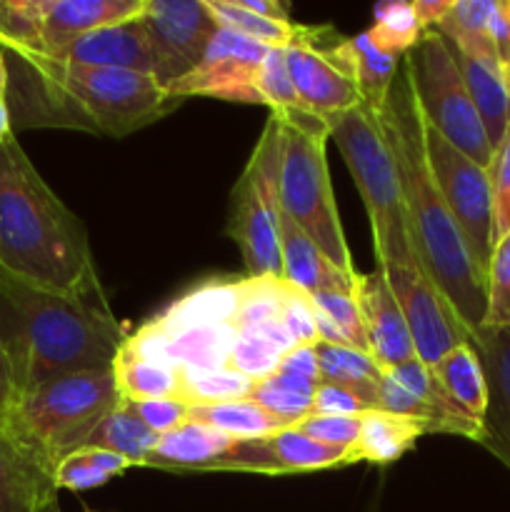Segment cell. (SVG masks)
<instances>
[{"label":"cell","mask_w":510,"mask_h":512,"mask_svg":"<svg viewBox=\"0 0 510 512\" xmlns=\"http://www.w3.org/2000/svg\"><path fill=\"white\" fill-rule=\"evenodd\" d=\"M330 140H335L353 175L355 188L360 190L373 230L378 270L403 308L418 360L435 365L455 345L470 343V335L420 268L393 155L385 143L378 118L373 110L360 103L358 108L330 120Z\"/></svg>","instance_id":"1"},{"label":"cell","mask_w":510,"mask_h":512,"mask_svg":"<svg viewBox=\"0 0 510 512\" xmlns=\"http://www.w3.org/2000/svg\"><path fill=\"white\" fill-rule=\"evenodd\" d=\"M393 155L395 175L403 193L410 238L420 268L438 288L448 308L473 338L485 323L488 283L455 225L425 153V120L415 98L408 65L400 63L383 108L375 113Z\"/></svg>","instance_id":"2"},{"label":"cell","mask_w":510,"mask_h":512,"mask_svg":"<svg viewBox=\"0 0 510 512\" xmlns=\"http://www.w3.org/2000/svg\"><path fill=\"white\" fill-rule=\"evenodd\" d=\"M13 128H70L125 138L158 123L183 100L153 75L75 65L35 53H5Z\"/></svg>","instance_id":"3"},{"label":"cell","mask_w":510,"mask_h":512,"mask_svg":"<svg viewBox=\"0 0 510 512\" xmlns=\"http://www.w3.org/2000/svg\"><path fill=\"white\" fill-rule=\"evenodd\" d=\"M125 340L108 305L53 293L0 265V345L15 395L65 375L110 368Z\"/></svg>","instance_id":"4"},{"label":"cell","mask_w":510,"mask_h":512,"mask_svg":"<svg viewBox=\"0 0 510 512\" xmlns=\"http://www.w3.org/2000/svg\"><path fill=\"white\" fill-rule=\"evenodd\" d=\"M0 265L53 293L108 305L83 223L50 190L15 135L0 145Z\"/></svg>","instance_id":"5"},{"label":"cell","mask_w":510,"mask_h":512,"mask_svg":"<svg viewBox=\"0 0 510 512\" xmlns=\"http://www.w3.org/2000/svg\"><path fill=\"white\" fill-rule=\"evenodd\" d=\"M118 403L113 370L98 368L65 375L30 393L15 395L0 420L20 445L55 470L65 455L88 445L105 415Z\"/></svg>","instance_id":"6"},{"label":"cell","mask_w":510,"mask_h":512,"mask_svg":"<svg viewBox=\"0 0 510 512\" xmlns=\"http://www.w3.org/2000/svg\"><path fill=\"white\" fill-rule=\"evenodd\" d=\"M403 60L425 125L480 168H490L495 150L470 98L453 45L438 30H428Z\"/></svg>","instance_id":"7"},{"label":"cell","mask_w":510,"mask_h":512,"mask_svg":"<svg viewBox=\"0 0 510 512\" xmlns=\"http://www.w3.org/2000/svg\"><path fill=\"white\" fill-rule=\"evenodd\" d=\"M280 145L283 123L270 113L233 188L228 235L243 253L248 278H283L280 260Z\"/></svg>","instance_id":"8"},{"label":"cell","mask_w":510,"mask_h":512,"mask_svg":"<svg viewBox=\"0 0 510 512\" xmlns=\"http://www.w3.org/2000/svg\"><path fill=\"white\" fill-rule=\"evenodd\" d=\"M328 140L325 135H310L283 125L278 175L280 208L340 270L355 275L358 270L345 243L333 183H330L328 155H325Z\"/></svg>","instance_id":"9"},{"label":"cell","mask_w":510,"mask_h":512,"mask_svg":"<svg viewBox=\"0 0 510 512\" xmlns=\"http://www.w3.org/2000/svg\"><path fill=\"white\" fill-rule=\"evenodd\" d=\"M425 153L435 185L453 215L455 225L468 243L475 265L488 280L490 258L495 250L493 238V188H490L488 168L455 150L443 135L425 125Z\"/></svg>","instance_id":"10"},{"label":"cell","mask_w":510,"mask_h":512,"mask_svg":"<svg viewBox=\"0 0 510 512\" xmlns=\"http://www.w3.org/2000/svg\"><path fill=\"white\" fill-rule=\"evenodd\" d=\"M140 23L153 43L155 80L165 93L198 68L220 28L205 0H145Z\"/></svg>","instance_id":"11"},{"label":"cell","mask_w":510,"mask_h":512,"mask_svg":"<svg viewBox=\"0 0 510 512\" xmlns=\"http://www.w3.org/2000/svg\"><path fill=\"white\" fill-rule=\"evenodd\" d=\"M375 410L413 418L415 423L423 425L425 433L458 435V438L483 445L485 425L465 415L440 388L433 370L418 358L398 368L383 370Z\"/></svg>","instance_id":"12"},{"label":"cell","mask_w":510,"mask_h":512,"mask_svg":"<svg viewBox=\"0 0 510 512\" xmlns=\"http://www.w3.org/2000/svg\"><path fill=\"white\" fill-rule=\"evenodd\" d=\"M265 53V45L220 25L198 68L170 85L168 95L178 100L203 95L228 103L263 105L258 93V73Z\"/></svg>","instance_id":"13"},{"label":"cell","mask_w":510,"mask_h":512,"mask_svg":"<svg viewBox=\"0 0 510 512\" xmlns=\"http://www.w3.org/2000/svg\"><path fill=\"white\" fill-rule=\"evenodd\" d=\"M353 465L350 450L330 448L295 428H283L273 435L238 440L223 458L210 465L208 473H260L288 475Z\"/></svg>","instance_id":"14"},{"label":"cell","mask_w":510,"mask_h":512,"mask_svg":"<svg viewBox=\"0 0 510 512\" xmlns=\"http://www.w3.org/2000/svg\"><path fill=\"white\" fill-rule=\"evenodd\" d=\"M238 330L233 325H183L168 328L153 318L125 340V348L140 358L155 360L178 373L228 368Z\"/></svg>","instance_id":"15"},{"label":"cell","mask_w":510,"mask_h":512,"mask_svg":"<svg viewBox=\"0 0 510 512\" xmlns=\"http://www.w3.org/2000/svg\"><path fill=\"white\" fill-rule=\"evenodd\" d=\"M325 45L328 43H323L320 30L303 28L300 38L283 53L295 93L300 95L305 108L330 123L338 115L358 108L363 100L353 80L328 58Z\"/></svg>","instance_id":"16"},{"label":"cell","mask_w":510,"mask_h":512,"mask_svg":"<svg viewBox=\"0 0 510 512\" xmlns=\"http://www.w3.org/2000/svg\"><path fill=\"white\" fill-rule=\"evenodd\" d=\"M353 298L358 303L360 315H363L370 355L380 368H398V365L418 358L403 308L395 300L393 290H390L388 280L383 278L380 270L368 275L358 273Z\"/></svg>","instance_id":"17"},{"label":"cell","mask_w":510,"mask_h":512,"mask_svg":"<svg viewBox=\"0 0 510 512\" xmlns=\"http://www.w3.org/2000/svg\"><path fill=\"white\" fill-rule=\"evenodd\" d=\"M75 65H95V68H118L133 73L153 75L155 78V53L148 38V30L140 23V15L118 25L90 30L68 45L63 53L48 55Z\"/></svg>","instance_id":"18"},{"label":"cell","mask_w":510,"mask_h":512,"mask_svg":"<svg viewBox=\"0 0 510 512\" xmlns=\"http://www.w3.org/2000/svg\"><path fill=\"white\" fill-rule=\"evenodd\" d=\"M488 380L483 448L510 468V328H480L470 338Z\"/></svg>","instance_id":"19"},{"label":"cell","mask_w":510,"mask_h":512,"mask_svg":"<svg viewBox=\"0 0 510 512\" xmlns=\"http://www.w3.org/2000/svg\"><path fill=\"white\" fill-rule=\"evenodd\" d=\"M145 0H48L43 43L35 55H58L90 30L118 25L143 13Z\"/></svg>","instance_id":"20"},{"label":"cell","mask_w":510,"mask_h":512,"mask_svg":"<svg viewBox=\"0 0 510 512\" xmlns=\"http://www.w3.org/2000/svg\"><path fill=\"white\" fill-rule=\"evenodd\" d=\"M280 260H283V280L303 293H348L353 295L355 278L340 270L313 240L305 235V230L283 213L280 208Z\"/></svg>","instance_id":"21"},{"label":"cell","mask_w":510,"mask_h":512,"mask_svg":"<svg viewBox=\"0 0 510 512\" xmlns=\"http://www.w3.org/2000/svg\"><path fill=\"white\" fill-rule=\"evenodd\" d=\"M50 498H58L53 470L0 420V512H38Z\"/></svg>","instance_id":"22"},{"label":"cell","mask_w":510,"mask_h":512,"mask_svg":"<svg viewBox=\"0 0 510 512\" xmlns=\"http://www.w3.org/2000/svg\"><path fill=\"white\" fill-rule=\"evenodd\" d=\"M325 53L353 80L365 108L378 113L388 98V90L398 75L403 58L380 48L368 30L353 35V38L330 40L325 45Z\"/></svg>","instance_id":"23"},{"label":"cell","mask_w":510,"mask_h":512,"mask_svg":"<svg viewBox=\"0 0 510 512\" xmlns=\"http://www.w3.org/2000/svg\"><path fill=\"white\" fill-rule=\"evenodd\" d=\"M238 440L220 430L208 428L195 420H185L180 428L160 435L153 453L148 455L145 465L158 470H198L208 473L210 465L218 463Z\"/></svg>","instance_id":"24"},{"label":"cell","mask_w":510,"mask_h":512,"mask_svg":"<svg viewBox=\"0 0 510 512\" xmlns=\"http://www.w3.org/2000/svg\"><path fill=\"white\" fill-rule=\"evenodd\" d=\"M455 60L495 150L510 128V78L498 63H490V60L468 58L458 50H455Z\"/></svg>","instance_id":"25"},{"label":"cell","mask_w":510,"mask_h":512,"mask_svg":"<svg viewBox=\"0 0 510 512\" xmlns=\"http://www.w3.org/2000/svg\"><path fill=\"white\" fill-rule=\"evenodd\" d=\"M425 433L420 423L388 410H365L360 415V438L350 450L353 463L390 465L415 448Z\"/></svg>","instance_id":"26"},{"label":"cell","mask_w":510,"mask_h":512,"mask_svg":"<svg viewBox=\"0 0 510 512\" xmlns=\"http://www.w3.org/2000/svg\"><path fill=\"white\" fill-rule=\"evenodd\" d=\"M258 93L263 105H268L270 113L278 115L283 125H290V128L303 130V133L310 135H325V138H330L328 120L310 113L303 105V100H300V95L295 93V85L290 80L283 50L268 48V53H265L258 73Z\"/></svg>","instance_id":"27"},{"label":"cell","mask_w":510,"mask_h":512,"mask_svg":"<svg viewBox=\"0 0 510 512\" xmlns=\"http://www.w3.org/2000/svg\"><path fill=\"white\" fill-rule=\"evenodd\" d=\"M240 280H205L198 288L180 295L175 303L160 315L155 323L168 328H183V325H233L235 313L240 305Z\"/></svg>","instance_id":"28"},{"label":"cell","mask_w":510,"mask_h":512,"mask_svg":"<svg viewBox=\"0 0 510 512\" xmlns=\"http://www.w3.org/2000/svg\"><path fill=\"white\" fill-rule=\"evenodd\" d=\"M428 368L433 370L435 380L448 393V398L465 415L483 423L485 413H488V380H485L483 365H480V358L473 345H455L438 363L428 365Z\"/></svg>","instance_id":"29"},{"label":"cell","mask_w":510,"mask_h":512,"mask_svg":"<svg viewBox=\"0 0 510 512\" xmlns=\"http://www.w3.org/2000/svg\"><path fill=\"white\" fill-rule=\"evenodd\" d=\"M110 370H113L120 400L125 403L163 398L183 400V373L163 363H155V360L140 358L133 350L125 348V343L113 358Z\"/></svg>","instance_id":"30"},{"label":"cell","mask_w":510,"mask_h":512,"mask_svg":"<svg viewBox=\"0 0 510 512\" xmlns=\"http://www.w3.org/2000/svg\"><path fill=\"white\" fill-rule=\"evenodd\" d=\"M315 355L320 365V383L350 390L368 405V410H375L383 368L368 353L343 345L315 343Z\"/></svg>","instance_id":"31"},{"label":"cell","mask_w":510,"mask_h":512,"mask_svg":"<svg viewBox=\"0 0 510 512\" xmlns=\"http://www.w3.org/2000/svg\"><path fill=\"white\" fill-rule=\"evenodd\" d=\"M293 348L295 343L285 330L283 320H273V323H263L258 328L238 330L228 365L248 380L258 383V380L278 373L280 360Z\"/></svg>","instance_id":"32"},{"label":"cell","mask_w":510,"mask_h":512,"mask_svg":"<svg viewBox=\"0 0 510 512\" xmlns=\"http://www.w3.org/2000/svg\"><path fill=\"white\" fill-rule=\"evenodd\" d=\"M490 13H493V0H453L448 15L440 20L435 30L460 55L500 65L493 38H490Z\"/></svg>","instance_id":"33"},{"label":"cell","mask_w":510,"mask_h":512,"mask_svg":"<svg viewBox=\"0 0 510 512\" xmlns=\"http://www.w3.org/2000/svg\"><path fill=\"white\" fill-rule=\"evenodd\" d=\"M310 303H313L318 343L343 345L370 355L363 315L353 295L325 290V293H310Z\"/></svg>","instance_id":"34"},{"label":"cell","mask_w":510,"mask_h":512,"mask_svg":"<svg viewBox=\"0 0 510 512\" xmlns=\"http://www.w3.org/2000/svg\"><path fill=\"white\" fill-rule=\"evenodd\" d=\"M188 420L220 430V433L230 435L233 440L265 438V435H273L278 430L288 428L283 420L270 415L268 410L260 408L250 398L215 405H188Z\"/></svg>","instance_id":"35"},{"label":"cell","mask_w":510,"mask_h":512,"mask_svg":"<svg viewBox=\"0 0 510 512\" xmlns=\"http://www.w3.org/2000/svg\"><path fill=\"white\" fill-rule=\"evenodd\" d=\"M158 438L160 435H155L153 430L135 415V410L130 408L125 400H120V403L105 415V420L98 425V430H95L93 438L88 440V445L123 455L133 468H140V465H145L148 455L153 453Z\"/></svg>","instance_id":"36"},{"label":"cell","mask_w":510,"mask_h":512,"mask_svg":"<svg viewBox=\"0 0 510 512\" xmlns=\"http://www.w3.org/2000/svg\"><path fill=\"white\" fill-rule=\"evenodd\" d=\"M130 468L133 465L123 455L110 453V450L103 448H93V445H83V448L68 453L55 465L53 483L58 490L83 493V490L100 488L108 480L120 478Z\"/></svg>","instance_id":"37"},{"label":"cell","mask_w":510,"mask_h":512,"mask_svg":"<svg viewBox=\"0 0 510 512\" xmlns=\"http://www.w3.org/2000/svg\"><path fill=\"white\" fill-rule=\"evenodd\" d=\"M315 390H318L315 383H305V380L285 373H273L253 383L248 398L255 400L260 408H265L290 428V425L300 423V420L313 413Z\"/></svg>","instance_id":"38"},{"label":"cell","mask_w":510,"mask_h":512,"mask_svg":"<svg viewBox=\"0 0 510 512\" xmlns=\"http://www.w3.org/2000/svg\"><path fill=\"white\" fill-rule=\"evenodd\" d=\"M205 5L213 13V18L218 20V25L235 30V33L245 35V38L265 45V48L285 50L303 33V28L293 25L290 20L288 23H280V20H270L263 18V15L250 13L238 0H205Z\"/></svg>","instance_id":"39"},{"label":"cell","mask_w":510,"mask_h":512,"mask_svg":"<svg viewBox=\"0 0 510 512\" xmlns=\"http://www.w3.org/2000/svg\"><path fill=\"white\" fill-rule=\"evenodd\" d=\"M48 0H0L3 53H38Z\"/></svg>","instance_id":"40"},{"label":"cell","mask_w":510,"mask_h":512,"mask_svg":"<svg viewBox=\"0 0 510 512\" xmlns=\"http://www.w3.org/2000/svg\"><path fill=\"white\" fill-rule=\"evenodd\" d=\"M285 288H288V283L283 278L240 280V305L233 318V328L248 330L283 318Z\"/></svg>","instance_id":"41"},{"label":"cell","mask_w":510,"mask_h":512,"mask_svg":"<svg viewBox=\"0 0 510 512\" xmlns=\"http://www.w3.org/2000/svg\"><path fill=\"white\" fill-rule=\"evenodd\" d=\"M375 23L370 25L368 33L373 35L375 43L388 53L405 55L418 45L423 38V28H420L418 18H415L413 3H380L373 8Z\"/></svg>","instance_id":"42"},{"label":"cell","mask_w":510,"mask_h":512,"mask_svg":"<svg viewBox=\"0 0 510 512\" xmlns=\"http://www.w3.org/2000/svg\"><path fill=\"white\" fill-rule=\"evenodd\" d=\"M253 390V380L240 375L238 370H190L183 373V403L188 405H215L230 400L248 398Z\"/></svg>","instance_id":"43"},{"label":"cell","mask_w":510,"mask_h":512,"mask_svg":"<svg viewBox=\"0 0 510 512\" xmlns=\"http://www.w3.org/2000/svg\"><path fill=\"white\" fill-rule=\"evenodd\" d=\"M488 310L483 328H510V235L495 243L488 268Z\"/></svg>","instance_id":"44"},{"label":"cell","mask_w":510,"mask_h":512,"mask_svg":"<svg viewBox=\"0 0 510 512\" xmlns=\"http://www.w3.org/2000/svg\"><path fill=\"white\" fill-rule=\"evenodd\" d=\"M488 175L493 188V238L498 243L510 235V128L495 148Z\"/></svg>","instance_id":"45"},{"label":"cell","mask_w":510,"mask_h":512,"mask_svg":"<svg viewBox=\"0 0 510 512\" xmlns=\"http://www.w3.org/2000/svg\"><path fill=\"white\" fill-rule=\"evenodd\" d=\"M290 428L300 430L308 438L330 445V448L353 450L360 438V415H350V418H340V415H308V418L290 425Z\"/></svg>","instance_id":"46"},{"label":"cell","mask_w":510,"mask_h":512,"mask_svg":"<svg viewBox=\"0 0 510 512\" xmlns=\"http://www.w3.org/2000/svg\"><path fill=\"white\" fill-rule=\"evenodd\" d=\"M283 325L290 333L295 345H315L318 343V330H315V313L310 295L293 288L288 283L283 300Z\"/></svg>","instance_id":"47"},{"label":"cell","mask_w":510,"mask_h":512,"mask_svg":"<svg viewBox=\"0 0 510 512\" xmlns=\"http://www.w3.org/2000/svg\"><path fill=\"white\" fill-rule=\"evenodd\" d=\"M140 420L153 430L155 435H165L180 428L188 420V403L175 398L143 400V403H128Z\"/></svg>","instance_id":"48"},{"label":"cell","mask_w":510,"mask_h":512,"mask_svg":"<svg viewBox=\"0 0 510 512\" xmlns=\"http://www.w3.org/2000/svg\"><path fill=\"white\" fill-rule=\"evenodd\" d=\"M368 405L350 390L338 388V385L320 383L315 390L313 413L310 415H340V418H350V415H363Z\"/></svg>","instance_id":"49"},{"label":"cell","mask_w":510,"mask_h":512,"mask_svg":"<svg viewBox=\"0 0 510 512\" xmlns=\"http://www.w3.org/2000/svg\"><path fill=\"white\" fill-rule=\"evenodd\" d=\"M278 373L293 375V378L305 380V383L320 385V365L315 355V345H295L290 353L283 355L278 365Z\"/></svg>","instance_id":"50"},{"label":"cell","mask_w":510,"mask_h":512,"mask_svg":"<svg viewBox=\"0 0 510 512\" xmlns=\"http://www.w3.org/2000/svg\"><path fill=\"white\" fill-rule=\"evenodd\" d=\"M490 38H493L500 65H503V70L510 78V0H493V13H490Z\"/></svg>","instance_id":"51"},{"label":"cell","mask_w":510,"mask_h":512,"mask_svg":"<svg viewBox=\"0 0 510 512\" xmlns=\"http://www.w3.org/2000/svg\"><path fill=\"white\" fill-rule=\"evenodd\" d=\"M450 5H453V0H415L413 10H415V18H418L420 28H423V33L438 28L440 20L448 15Z\"/></svg>","instance_id":"52"},{"label":"cell","mask_w":510,"mask_h":512,"mask_svg":"<svg viewBox=\"0 0 510 512\" xmlns=\"http://www.w3.org/2000/svg\"><path fill=\"white\" fill-rule=\"evenodd\" d=\"M245 10L255 15H263V18L270 20H280V23H288V8L278 0H238Z\"/></svg>","instance_id":"53"},{"label":"cell","mask_w":510,"mask_h":512,"mask_svg":"<svg viewBox=\"0 0 510 512\" xmlns=\"http://www.w3.org/2000/svg\"><path fill=\"white\" fill-rule=\"evenodd\" d=\"M15 398V388H13V378H10V365L8 358H5V350L0 345V415L5 413L10 403Z\"/></svg>","instance_id":"54"},{"label":"cell","mask_w":510,"mask_h":512,"mask_svg":"<svg viewBox=\"0 0 510 512\" xmlns=\"http://www.w3.org/2000/svg\"><path fill=\"white\" fill-rule=\"evenodd\" d=\"M13 138V115H10L8 100H0V145Z\"/></svg>","instance_id":"55"},{"label":"cell","mask_w":510,"mask_h":512,"mask_svg":"<svg viewBox=\"0 0 510 512\" xmlns=\"http://www.w3.org/2000/svg\"><path fill=\"white\" fill-rule=\"evenodd\" d=\"M8 85H10L8 60H5L3 48H0V100H8Z\"/></svg>","instance_id":"56"},{"label":"cell","mask_w":510,"mask_h":512,"mask_svg":"<svg viewBox=\"0 0 510 512\" xmlns=\"http://www.w3.org/2000/svg\"><path fill=\"white\" fill-rule=\"evenodd\" d=\"M38 512H63V510H60V503H58V498H50L48 503H45L43 508H40Z\"/></svg>","instance_id":"57"},{"label":"cell","mask_w":510,"mask_h":512,"mask_svg":"<svg viewBox=\"0 0 510 512\" xmlns=\"http://www.w3.org/2000/svg\"><path fill=\"white\" fill-rule=\"evenodd\" d=\"M88 512H95V510H88Z\"/></svg>","instance_id":"58"}]
</instances>
